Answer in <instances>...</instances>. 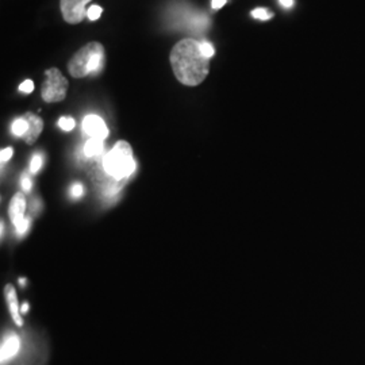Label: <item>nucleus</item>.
Listing matches in <instances>:
<instances>
[{
  "instance_id": "1",
  "label": "nucleus",
  "mask_w": 365,
  "mask_h": 365,
  "mask_svg": "<svg viewBox=\"0 0 365 365\" xmlns=\"http://www.w3.org/2000/svg\"><path fill=\"white\" fill-rule=\"evenodd\" d=\"M170 60L175 78L184 86L196 87L209 75L210 58L202 53L200 42L196 39L179 41L170 51Z\"/></svg>"
},
{
  "instance_id": "2",
  "label": "nucleus",
  "mask_w": 365,
  "mask_h": 365,
  "mask_svg": "<svg viewBox=\"0 0 365 365\" xmlns=\"http://www.w3.org/2000/svg\"><path fill=\"white\" fill-rule=\"evenodd\" d=\"M105 46L98 41H92L75 53V56L69 60L68 72L75 78L98 75L105 69Z\"/></svg>"
},
{
  "instance_id": "3",
  "label": "nucleus",
  "mask_w": 365,
  "mask_h": 365,
  "mask_svg": "<svg viewBox=\"0 0 365 365\" xmlns=\"http://www.w3.org/2000/svg\"><path fill=\"white\" fill-rule=\"evenodd\" d=\"M133 149L126 141H118L103 158V168L114 180H125L135 170Z\"/></svg>"
},
{
  "instance_id": "4",
  "label": "nucleus",
  "mask_w": 365,
  "mask_h": 365,
  "mask_svg": "<svg viewBox=\"0 0 365 365\" xmlns=\"http://www.w3.org/2000/svg\"><path fill=\"white\" fill-rule=\"evenodd\" d=\"M46 78L42 84L41 95L46 103H58L66 98L69 83L57 68H51L45 72Z\"/></svg>"
},
{
  "instance_id": "5",
  "label": "nucleus",
  "mask_w": 365,
  "mask_h": 365,
  "mask_svg": "<svg viewBox=\"0 0 365 365\" xmlns=\"http://www.w3.org/2000/svg\"><path fill=\"white\" fill-rule=\"evenodd\" d=\"M25 211H26V199L25 195L18 192L14 196L13 200L10 202V207H9V215L13 221L15 230L19 235H24L27 233L30 221L25 218Z\"/></svg>"
},
{
  "instance_id": "6",
  "label": "nucleus",
  "mask_w": 365,
  "mask_h": 365,
  "mask_svg": "<svg viewBox=\"0 0 365 365\" xmlns=\"http://www.w3.org/2000/svg\"><path fill=\"white\" fill-rule=\"evenodd\" d=\"M91 0H60V9L63 18L69 25H78L87 16V4Z\"/></svg>"
},
{
  "instance_id": "7",
  "label": "nucleus",
  "mask_w": 365,
  "mask_h": 365,
  "mask_svg": "<svg viewBox=\"0 0 365 365\" xmlns=\"http://www.w3.org/2000/svg\"><path fill=\"white\" fill-rule=\"evenodd\" d=\"M83 130L86 131L91 138L103 140L108 137V129L105 120L98 115H87L83 120Z\"/></svg>"
},
{
  "instance_id": "8",
  "label": "nucleus",
  "mask_w": 365,
  "mask_h": 365,
  "mask_svg": "<svg viewBox=\"0 0 365 365\" xmlns=\"http://www.w3.org/2000/svg\"><path fill=\"white\" fill-rule=\"evenodd\" d=\"M19 339L16 334L9 333L3 341H1V346H0V363L1 365L9 363L13 357L16 356V353L19 352Z\"/></svg>"
},
{
  "instance_id": "9",
  "label": "nucleus",
  "mask_w": 365,
  "mask_h": 365,
  "mask_svg": "<svg viewBox=\"0 0 365 365\" xmlns=\"http://www.w3.org/2000/svg\"><path fill=\"white\" fill-rule=\"evenodd\" d=\"M25 119H26L27 123H29V129H27L26 134L24 135V140H25V143L27 145H33L38 140V137L41 135V133H42L43 120L38 115L33 114V113L25 114Z\"/></svg>"
},
{
  "instance_id": "10",
  "label": "nucleus",
  "mask_w": 365,
  "mask_h": 365,
  "mask_svg": "<svg viewBox=\"0 0 365 365\" xmlns=\"http://www.w3.org/2000/svg\"><path fill=\"white\" fill-rule=\"evenodd\" d=\"M4 294H6V299L9 303V309L13 317L14 322L16 324V327H22L24 325V319L19 314V304H18V297H16V291L11 284H7L4 288Z\"/></svg>"
},
{
  "instance_id": "11",
  "label": "nucleus",
  "mask_w": 365,
  "mask_h": 365,
  "mask_svg": "<svg viewBox=\"0 0 365 365\" xmlns=\"http://www.w3.org/2000/svg\"><path fill=\"white\" fill-rule=\"evenodd\" d=\"M105 150V143L103 140H96V138H91L87 141V144L84 146V153L86 156L95 157L102 155Z\"/></svg>"
},
{
  "instance_id": "12",
  "label": "nucleus",
  "mask_w": 365,
  "mask_h": 365,
  "mask_svg": "<svg viewBox=\"0 0 365 365\" xmlns=\"http://www.w3.org/2000/svg\"><path fill=\"white\" fill-rule=\"evenodd\" d=\"M27 129H29V123H27L25 117L19 118L16 120H14L13 123V133L14 135H18V137H22L26 134Z\"/></svg>"
},
{
  "instance_id": "13",
  "label": "nucleus",
  "mask_w": 365,
  "mask_h": 365,
  "mask_svg": "<svg viewBox=\"0 0 365 365\" xmlns=\"http://www.w3.org/2000/svg\"><path fill=\"white\" fill-rule=\"evenodd\" d=\"M252 16L256 19H260V21H268L274 16V14L269 13L267 9H256L252 11Z\"/></svg>"
},
{
  "instance_id": "14",
  "label": "nucleus",
  "mask_w": 365,
  "mask_h": 365,
  "mask_svg": "<svg viewBox=\"0 0 365 365\" xmlns=\"http://www.w3.org/2000/svg\"><path fill=\"white\" fill-rule=\"evenodd\" d=\"M58 126L63 130L71 131L75 128V119L71 117H63L58 120Z\"/></svg>"
},
{
  "instance_id": "15",
  "label": "nucleus",
  "mask_w": 365,
  "mask_h": 365,
  "mask_svg": "<svg viewBox=\"0 0 365 365\" xmlns=\"http://www.w3.org/2000/svg\"><path fill=\"white\" fill-rule=\"evenodd\" d=\"M42 161H43V158L38 153H36L33 158H31V163H30V172L31 173H37L39 170H41V167H42Z\"/></svg>"
},
{
  "instance_id": "16",
  "label": "nucleus",
  "mask_w": 365,
  "mask_h": 365,
  "mask_svg": "<svg viewBox=\"0 0 365 365\" xmlns=\"http://www.w3.org/2000/svg\"><path fill=\"white\" fill-rule=\"evenodd\" d=\"M102 13H103V9H102L101 6H91V7L88 9L87 16H88L90 21H98V19L101 18Z\"/></svg>"
},
{
  "instance_id": "17",
  "label": "nucleus",
  "mask_w": 365,
  "mask_h": 365,
  "mask_svg": "<svg viewBox=\"0 0 365 365\" xmlns=\"http://www.w3.org/2000/svg\"><path fill=\"white\" fill-rule=\"evenodd\" d=\"M200 49H202V53L207 57V58H211L214 54H215V51H214V46L209 43V42H200Z\"/></svg>"
},
{
  "instance_id": "18",
  "label": "nucleus",
  "mask_w": 365,
  "mask_h": 365,
  "mask_svg": "<svg viewBox=\"0 0 365 365\" xmlns=\"http://www.w3.org/2000/svg\"><path fill=\"white\" fill-rule=\"evenodd\" d=\"M19 91L24 93H30L34 91V83L31 80H25L21 86H19Z\"/></svg>"
},
{
  "instance_id": "19",
  "label": "nucleus",
  "mask_w": 365,
  "mask_h": 365,
  "mask_svg": "<svg viewBox=\"0 0 365 365\" xmlns=\"http://www.w3.org/2000/svg\"><path fill=\"white\" fill-rule=\"evenodd\" d=\"M83 192H84V188H83V184H80V182H75L73 185H72V188H71V194L73 197H80V196L83 195Z\"/></svg>"
},
{
  "instance_id": "20",
  "label": "nucleus",
  "mask_w": 365,
  "mask_h": 365,
  "mask_svg": "<svg viewBox=\"0 0 365 365\" xmlns=\"http://www.w3.org/2000/svg\"><path fill=\"white\" fill-rule=\"evenodd\" d=\"M21 185H22L25 192H29L31 190V179H30V176L27 173H24V176L21 178Z\"/></svg>"
},
{
  "instance_id": "21",
  "label": "nucleus",
  "mask_w": 365,
  "mask_h": 365,
  "mask_svg": "<svg viewBox=\"0 0 365 365\" xmlns=\"http://www.w3.org/2000/svg\"><path fill=\"white\" fill-rule=\"evenodd\" d=\"M11 156H13V148H6V149H3L1 153H0V161H1V164L7 163V161L11 158Z\"/></svg>"
},
{
  "instance_id": "22",
  "label": "nucleus",
  "mask_w": 365,
  "mask_h": 365,
  "mask_svg": "<svg viewBox=\"0 0 365 365\" xmlns=\"http://www.w3.org/2000/svg\"><path fill=\"white\" fill-rule=\"evenodd\" d=\"M226 1H227V0H212L211 6H212L214 10H218V9H222V7L226 4Z\"/></svg>"
},
{
  "instance_id": "23",
  "label": "nucleus",
  "mask_w": 365,
  "mask_h": 365,
  "mask_svg": "<svg viewBox=\"0 0 365 365\" xmlns=\"http://www.w3.org/2000/svg\"><path fill=\"white\" fill-rule=\"evenodd\" d=\"M279 3L286 9H291L294 6V0H279Z\"/></svg>"
},
{
  "instance_id": "24",
  "label": "nucleus",
  "mask_w": 365,
  "mask_h": 365,
  "mask_svg": "<svg viewBox=\"0 0 365 365\" xmlns=\"http://www.w3.org/2000/svg\"><path fill=\"white\" fill-rule=\"evenodd\" d=\"M27 310H29V304H27V303H25V304H24V306H22V309H21V312H22V313H26Z\"/></svg>"
},
{
  "instance_id": "25",
  "label": "nucleus",
  "mask_w": 365,
  "mask_h": 365,
  "mask_svg": "<svg viewBox=\"0 0 365 365\" xmlns=\"http://www.w3.org/2000/svg\"><path fill=\"white\" fill-rule=\"evenodd\" d=\"M25 283H26V280H25V279H21V284L25 286Z\"/></svg>"
}]
</instances>
